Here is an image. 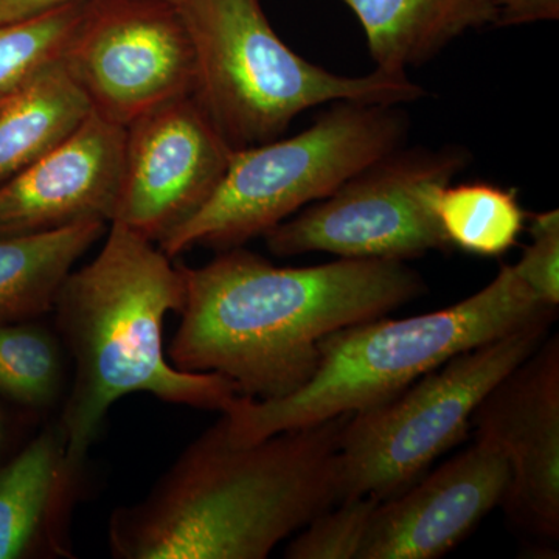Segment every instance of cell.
<instances>
[{"label":"cell","mask_w":559,"mask_h":559,"mask_svg":"<svg viewBox=\"0 0 559 559\" xmlns=\"http://www.w3.org/2000/svg\"><path fill=\"white\" fill-rule=\"evenodd\" d=\"M186 299L168 360L179 370L219 373L240 396L285 399L311 380L319 342L425 294L406 261L341 259L277 267L241 248L204 266H182Z\"/></svg>","instance_id":"6da1fadb"},{"label":"cell","mask_w":559,"mask_h":559,"mask_svg":"<svg viewBox=\"0 0 559 559\" xmlns=\"http://www.w3.org/2000/svg\"><path fill=\"white\" fill-rule=\"evenodd\" d=\"M352 414L235 443L221 419L140 502L114 511L117 559H264L344 499L341 437Z\"/></svg>","instance_id":"7a4b0ae2"},{"label":"cell","mask_w":559,"mask_h":559,"mask_svg":"<svg viewBox=\"0 0 559 559\" xmlns=\"http://www.w3.org/2000/svg\"><path fill=\"white\" fill-rule=\"evenodd\" d=\"M183 299L182 266L119 223H110L98 255L62 282L53 312L75 374L58 425L73 469L81 473L103 419L123 396L150 393L223 412L240 395L223 374L179 370L168 360L164 323Z\"/></svg>","instance_id":"3957f363"},{"label":"cell","mask_w":559,"mask_h":559,"mask_svg":"<svg viewBox=\"0 0 559 559\" xmlns=\"http://www.w3.org/2000/svg\"><path fill=\"white\" fill-rule=\"evenodd\" d=\"M558 308L543 304L511 264L468 299L406 319L378 318L345 326L319 342V364L304 388L285 399L238 395L221 414L235 443H253L395 399L419 378L466 349L538 322Z\"/></svg>","instance_id":"277c9868"},{"label":"cell","mask_w":559,"mask_h":559,"mask_svg":"<svg viewBox=\"0 0 559 559\" xmlns=\"http://www.w3.org/2000/svg\"><path fill=\"white\" fill-rule=\"evenodd\" d=\"M193 44V98L231 150L271 142L323 103L396 106L426 94L406 72L341 76L304 60L274 32L260 0H180Z\"/></svg>","instance_id":"5b68a950"},{"label":"cell","mask_w":559,"mask_h":559,"mask_svg":"<svg viewBox=\"0 0 559 559\" xmlns=\"http://www.w3.org/2000/svg\"><path fill=\"white\" fill-rule=\"evenodd\" d=\"M406 131L396 106L334 103L294 138L231 151L209 200L157 246L171 260L198 246L241 248L399 150Z\"/></svg>","instance_id":"8992f818"},{"label":"cell","mask_w":559,"mask_h":559,"mask_svg":"<svg viewBox=\"0 0 559 559\" xmlns=\"http://www.w3.org/2000/svg\"><path fill=\"white\" fill-rule=\"evenodd\" d=\"M538 322L466 349L395 399L349 417L341 437L344 498L400 495L473 429L474 412L511 370L549 337Z\"/></svg>","instance_id":"52a82bcc"},{"label":"cell","mask_w":559,"mask_h":559,"mask_svg":"<svg viewBox=\"0 0 559 559\" xmlns=\"http://www.w3.org/2000/svg\"><path fill=\"white\" fill-rule=\"evenodd\" d=\"M466 167L457 148L395 150L263 235L274 255L407 261L452 249L437 198Z\"/></svg>","instance_id":"ba28073f"},{"label":"cell","mask_w":559,"mask_h":559,"mask_svg":"<svg viewBox=\"0 0 559 559\" xmlns=\"http://www.w3.org/2000/svg\"><path fill=\"white\" fill-rule=\"evenodd\" d=\"M62 60L92 110L124 128L197 83L190 33L168 0H92Z\"/></svg>","instance_id":"9c48e42d"},{"label":"cell","mask_w":559,"mask_h":559,"mask_svg":"<svg viewBox=\"0 0 559 559\" xmlns=\"http://www.w3.org/2000/svg\"><path fill=\"white\" fill-rule=\"evenodd\" d=\"M231 151L193 95L132 121L112 223L159 245L209 200Z\"/></svg>","instance_id":"30bf717a"},{"label":"cell","mask_w":559,"mask_h":559,"mask_svg":"<svg viewBox=\"0 0 559 559\" xmlns=\"http://www.w3.org/2000/svg\"><path fill=\"white\" fill-rule=\"evenodd\" d=\"M476 437L506 455L510 481L500 506L514 524L559 538V341L547 337L474 412Z\"/></svg>","instance_id":"8fae6325"},{"label":"cell","mask_w":559,"mask_h":559,"mask_svg":"<svg viewBox=\"0 0 559 559\" xmlns=\"http://www.w3.org/2000/svg\"><path fill=\"white\" fill-rule=\"evenodd\" d=\"M510 466L476 437L409 488L378 503L358 559H436L450 554L506 498Z\"/></svg>","instance_id":"7c38bea8"},{"label":"cell","mask_w":559,"mask_h":559,"mask_svg":"<svg viewBox=\"0 0 559 559\" xmlns=\"http://www.w3.org/2000/svg\"><path fill=\"white\" fill-rule=\"evenodd\" d=\"M127 128L92 110L60 145L0 186V237L110 224Z\"/></svg>","instance_id":"4fadbf2b"},{"label":"cell","mask_w":559,"mask_h":559,"mask_svg":"<svg viewBox=\"0 0 559 559\" xmlns=\"http://www.w3.org/2000/svg\"><path fill=\"white\" fill-rule=\"evenodd\" d=\"M80 474L70 466L60 425L0 469V559L24 557L43 543L69 557L64 524Z\"/></svg>","instance_id":"5bb4252c"},{"label":"cell","mask_w":559,"mask_h":559,"mask_svg":"<svg viewBox=\"0 0 559 559\" xmlns=\"http://www.w3.org/2000/svg\"><path fill=\"white\" fill-rule=\"evenodd\" d=\"M358 16L377 69L406 72L469 28L491 25L484 0H344Z\"/></svg>","instance_id":"9a60e30c"},{"label":"cell","mask_w":559,"mask_h":559,"mask_svg":"<svg viewBox=\"0 0 559 559\" xmlns=\"http://www.w3.org/2000/svg\"><path fill=\"white\" fill-rule=\"evenodd\" d=\"M91 112L64 60L38 70L0 109V186L60 145Z\"/></svg>","instance_id":"2e32d148"},{"label":"cell","mask_w":559,"mask_h":559,"mask_svg":"<svg viewBox=\"0 0 559 559\" xmlns=\"http://www.w3.org/2000/svg\"><path fill=\"white\" fill-rule=\"evenodd\" d=\"M105 230V223H83L44 234L0 237V322H21L53 311L62 282Z\"/></svg>","instance_id":"e0dca14e"},{"label":"cell","mask_w":559,"mask_h":559,"mask_svg":"<svg viewBox=\"0 0 559 559\" xmlns=\"http://www.w3.org/2000/svg\"><path fill=\"white\" fill-rule=\"evenodd\" d=\"M436 210L451 248L477 257L509 252L527 218L516 191L484 182L450 183L440 191Z\"/></svg>","instance_id":"ac0fdd59"},{"label":"cell","mask_w":559,"mask_h":559,"mask_svg":"<svg viewBox=\"0 0 559 559\" xmlns=\"http://www.w3.org/2000/svg\"><path fill=\"white\" fill-rule=\"evenodd\" d=\"M62 362L57 340L39 326L0 322V393L44 409L58 400Z\"/></svg>","instance_id":"d6986e66"},{"label":"cell","mask_w":559,"mask_h":559,"mask_svg":"<svg viewBox=\"0 0 559 559\" xmlns=\"http://www.w3.org/2000/svg\"><path fill=\"white\" fill-rule=\"evenodd\" d=\"M90 3H73L31 20L0 25V92L21 86L38 70L62 60Z\"/></svg>","instance_id":"ffe728a7"},{"label":"cell","mask_w":559,"mask_h":559,"mask_svg":"<svg viewBox=\"0 0 559 559\" xmlns=\"http://www.w3.org/2000/svg\"><path fill=\"white\" fill-rule=\"evenodd\" d=\"M378 503L371 496L342 499L300 530L285 558L358 559Z\"/></svg>","instance_id":"44dd1931"},{"label":"cell","mask_w":559,"mask_h":559,"mask_svg":"<svg viewBox=\"0 0 559 559\" xmlns=\"http://www.w3.org/2000/svg\"><path fill=\"white\" fill-rule=\"evenodd\" d=\"M532 242L524 249L521 260L513 264L514 272L543 304L559 305V212L538 213L530 221Z\"/></svg>","instance_id":"7402d4cb"},{"label":"cell","mask_w":559,"mask_h":559,"mask_svg":"<svg viewBox=\"0 0 559 559\" xmlns=\"http://www.w3.org/2000/svg\"><path fill=\"white\" fill-rule=\"evenodd\" d=\"M491 13V25L533 24L559 17V0H484Z\"/></svg>","instance_id":"603a6c76"},{"label":"cell","mask_w":559,"mask_h":559,"mask_svg":"<svg viewBox=\"0 0 559 559\" xmlns=\"http://www.w3.org/2000/svg\"><path fill=\"white\" fill-rule=\"evenodd\" d=\"M92 0H0V25L39 16L47 11ZM179 5L180 0H168Z\"/></svg>","instance_id":"cb8c5ba5"},{"label":"cell","mask_w":559,"mask_h":559,"mask_svg":"<svg viewBox=\"0 0 559 559\" xmlns=\"http://www.w3.org/2000/svg\"><path fill=\"white\" fill-rule=\"evenodd\" d=\"M22 84H24V83H22ZM17 87H20V86H17ZM17 87H14V90L5 91V92H0V109H2V106L5 105V103L10 100L11 95H13L14 92H16Z\"/></svg>","instance_id":"d4e9b609"},{"label":"cell","mask_w":559,"mask_h":559,"mask_svg":"<svg viewBox=\"0 0 559 559\" xmlns=\"http://www.w3.org/2000/svg\"><path fill=\"white\" fill-rule=\"evenodd\" d=\"M0 432H2V426H0Z\"/></svg>","instance_id":"484cf974"}]
</instances>
